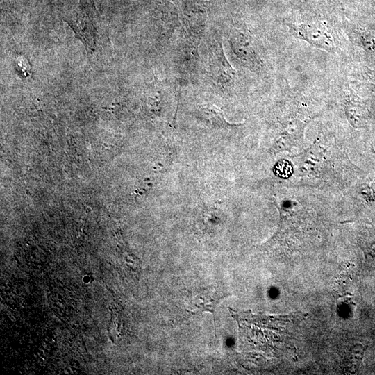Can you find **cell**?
Segmentation results:
<instances>
[{"instance_id": "obj_1", "label": "cell", "mask_w": 375, "mask_h": 375, "mask_svg": "<svg viewBox=\"0 0 375 375\" xmlns=\"http://www.w3.org/2000/svg\"><path fill=\"white\" fill-rule=\"evenodd\" d=\"M274 170L287 187L331 191L347 190L367 176L351 162L337 138L323 131L309 147L278 160Z\"/></svg>"}, {"instance_id": "obj_2", "label": "cell", "mask_w": 375, "mask_h": 375, "mask_svg": "<svg viewBox=\"0 0 375 375\" xmlns=\"http://www.w3.org/2000/svg\"><path fill=\"white\" fill-rule=\"evenodd\" d=\"M207 53L203 78L208 85L223 92L236 88L237 72L226 58L222 38L217 34L212 35L208 40Z\"/></svg>"}, {"instance_id": "obj_3", "label": "cell", "mask_w": 375, "mask_h": 375, "mask_svg": "<svg viewBox=\"0 0 375 375\" xmlns=\"http://www.w3.org/2000/svg\"><path fill=\"white\" fill-rule=\"evenodd\" d=\"M65 21L84 45L88 58H92L97 44L99 26L97 11L93 0H79L78 4Z\"/></svg>"}, {"instance_id": "obj_4", "label": "cell", "mask_w": 375, "mask_h": 375, "mask_svg": "<svg viewBox=\"0 0 375 375\" xmlns=\"http://www.w3.org/2000/svg\"><path fill=\"white\" fill-rule=\"evenodd\" d=\"M311 117H299L297 114H288L276 124L270 151L276 154L292 153L294 148L304 149V132Z\"/></svg>"}, {"instance_id": "obj_5", "label": "cell", "mask_w": 375, "mask_h": 375, "mask_svg": "<svg viewBox=\"0 0 375 375\" xmlns=\"http://www.w3.org/2000/svg\"><path fill=\"white\" fill-rule=\"evenodd\" d=\"M228 42L231 57L238 65L251 69L259 67L258 55L247 30L233 28L228 32Z\"/></svg>"}, {"instance_id": "obj_6", "label": "cell", "mask_w": 375, "mask_h": 375, "mask_svg": "<svg viewBox=\"0 0 375 375\" xmlns=\"http://www.w3.org/2000/svg\"><path fill=\"white\" fill-rule=\"evenodd\" d=\"M289 26L294 35L316 47L331 52L338 47L333 30L322 24L299 23Z\"/></svg>"}, {"instance_id": "obj_7", "label": "cell", "mask_w": 375, "mask_h": 375, "mask_svg": "<svg viewBox=\"0 0 375 375\" xmlns=\"http://www.w3.org/2000/svg\"><path fill=\"white\" fill-rule=\"evenodd\" d=\"M343 108L347 119L353 127L362 128L366 125L368 110L355 95L350 94L346 97L343 101Z\"/></svg>"}, {"instance_id": "obj_8", "label": "cell", "mask_w": 375, "mask_h": 375, "mask_svg": "<svg viewBox=\"0 0 375 375\" xmlns=\"http://www.w3.org/2000/svg\"><path fill=\"white\" fill-rule=\"evenodd\" d=\"M357 242L366 258L375 257V225H362L357 233Z\"/></svg>"}, {"instance_id": "obj_9", "label": "cell", "mask_w": 375, "mask_h": 375, "mask_svg": "<svg viewBox=\"0 0 375 375\" xmlns=\"http://www.w3.org/2000/svg\"><path fill=\"white\" fill-rule=\"evenodd\" d=\"M199 114L201 119L210 126L215 128H231L238 124H232L224 118L221 109L216 106L207 104L199 108Z\"/></svg>"}, {"instance_id": "obj_10", "label": "cell", "mask_w": 375, "mask_h": 375, "mask_svg": "<svg viewBox=\"0 0 375 375\" xmlns=\"http://www.w3.org/2000/svg\"><path fill=\"white\" fill-rule=\"evenodd\" d=\"M365 178L362 180L363 183H360L359 180L353 186L357 188L358 192L362 195L367 201H375V181L370 178L367 179Z\"/></svg>"}, {"instance_id": "obj_11", "label": "cell", "mask_w": 375, "mask_h": 375, "mask_svg": "<svg viewBox=\"0 0 375 375\" xmlns=\"http://www.w3.org/2000/svg\"><path fill=\"white\" fill-rule=\"evenodd\" d=\"M371 151L375 154V150L373 147H371Z\"/></svg>"}]
</instances>
